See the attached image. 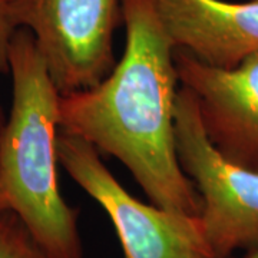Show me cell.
<instances>
[{
    "mask_svg": "<svg viewBox=\"0 0 258 258\" xmlns=\"http://www.w3.org/2000/svg\"><path fill=\"white\" fill-rule=\"evenodd\" d=\"M126 43L112 72L60 95L59 131L116 158L151 203L200 215L201 198L178 161L175 46L154 0H122Z\"/></svg>",
    "mask_w": 258,
    "mask_h": 258,
    "instance_id": "6da1fadb",
    "label": "cell"
},
{
    "mask_svg": "<svg viewBox=\"0 0 258 258\" xmlns=\"http://www.w3.org/2000/svg\"><path fill=\"white\" fill-rule=\"evenodd\" d=\"M13 98L0 129V211L16 215L59 258H83L79 214L57 176L60 93L32 33L18 29L10 46Z\"/></svg>",
    "mask_w": 258,
    "mask_h": 258,
    "instance_id": "7a4b0ae2",
    "label": "cell"
},
{
    "mask_svg": "<svg viewBox=\"0 0 258 258\" xmlns=\"http://www.w3.org/2000/svg\"><path fill=\"white\" fill-rule=\"evenodd\" d=\"M175 142L179 165L201 198L200 218L214 258L258 251V171L231 164L212 147L186 88L176 95Z\"/></svg>",
    "mask_w": 258,
    "mask_h": 258,
    "instance_id": "3957f363",
    "label": "cell"
},
{
    "mask_svg": "<svg viewBox=\"0 0 258 258\" xmlns=\"http://www.w3.org/2000/svg\"><path fill=\"white\" fill-rule=\"evenodd\" d=\"M57 158L109 217L125 258H214L200 215L169 211L135 198L86 141L59 131Z\"/></svg>",
    "mask_w": 258,
    "mask_h": 258,
    "instance_id": "277c9868",
    "label": "cell"
},
{
    "mask_svg": "<svg viewBox=\"0 0 258 258\" xmlns=\"http://www.w3.org/2000/svg\"><path fill=\"white\" fill-rule=\"evenodd\" d=\"M18 29L32 33L60 95L89 89L115 68L122 0H12Z\"/></svg>",
    "mask_w": 258,
    "mask_h": 258,
    "instance_id": "5b68a950",
    "label": "cell"
},
{
    "mask_svg": "<svg viewBox=\"0 0 258 258\" xmlns=\"http://www.w3.org/2000/svg\"><path fill=\"white\" fill-rule=\"evenodd\" d=\"M178 79L192 93L204 132L231 164L258 171V52L218 68L176 50Z\"/></svg>",
    "mask_w": 258,
    "mask_h": 258,
    "instance_id": "8992f818",
    "label": "cell"
},
{
    "mask_svg": "<svg viewBox=\"0 0 258 258\" xmlns=\"http://www.w3.org/2000/svg\"><path fill=\"white\" fill-rule=\"evenodd\" d=\"M176 50L234 68L258 52V0H154Z\"/></svg>",
    "mask_w": 258,
    "mask_h": 258,
    "instance_id": "52a82bcc",
    "label": "cell"
},
{
    "mask_svg": "<svg viewBox=\"0 0 258 258\" xmlns=\"http://www.w3.org/2000/svg\"><path fill=\"white\" fill-rule=\"evenodd\" d=\"M0 258H59L49 252L16 215L0 211Z\"/></svg>",
    "mask_w": 258,
    "mask_h": 258,
    "instance_id": "ba28073f",
    "label": "cell"
},
{
    "mask_svg": "<svg viewBox=\"0 0 258 258\" xmlns=\"http://www.w3.org/2000/svg\"><path fill=\"white\" fill-rule=\"evenodd\" d=\"M18 26L13 19L12 0H0V74L9 71V53L13 36ZM3 126V119L0 113V129Z\"/></svg>",
    "mask_w": 258,
    "mask_h": 258,
    "instance_id": "9c48e42d",
    "label": "cell"
},
{
    "mask_svg": "<svg viewBox=\"0 0 258 258\" xmlns=\"http://www.w3.org/2000/svg\"><path fill=\"white\" fill-rule=\"evenodd\" d=\"M245 258H258V251H254V252H247Z\"/></svg>",
    "mask_w": 258,
    "mask_h": 258,
    "instance_id": "30bf717a",
    "label": "cell"
}]
</instances>
